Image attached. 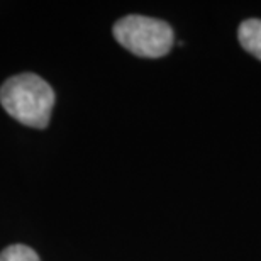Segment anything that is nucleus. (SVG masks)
Listing matches in <instances>:
<instances>
[{"label":"nucleus","mask_w":261,"mask_h":261,"mask_svg":"<svg viewBox=\"0 0 261 261\" xmlns=\"http://www.w3.org/2000/svg\"><path fill=\"white\" fill-rule=\"evenodd\" d=\"M114 38L143 58L165 56L173 46V31L166 22L144 15H127L114 25Z\"/></svg>","instance_id":"f03ea898"},{"label":"nucleus","mask_w":261,"mask_h":261,"mask_svg":"<svg viewBox=\"0 0 261 261\" xmlns=\"http://www.w3.org/2000/svg\"><path fill=\"white\" fill-rule=\"evenodd\" d=\"M0 261H41L38 253L24 244H14L0 253Z\"/></svg>","instance_id":"20e7f679"},{"label":"nucleus","mask_w":261,"mask_h":261,"mask_svg":"<svg viewBox=\"0 0 261 261\" xmlns=\"http://www.w3.org/2000/svg\"><path fill=\"white\" fill-rule=\"evenodd\" d=\"M239 43L249 55L261 60V20L248 19L239 25L238 31Z\"/></svg>","instance_id":"7ed1b4c3"},{"label":"nucleus","mask_w":261,"mask_h":261,"mask_svg":"<svg viewBox=\"0 0 261 261\" xmlns=\"http://www.w3.org/2000/svg\"><path fill=\"white\" fill-rule=\"evenodd\" d=\"M55 90L34 73L10 76L0 88V103L10 117L24 126L44 129L55 107Z\"/></svg>","instance_id":"f257e3e1"}]
</instances>
